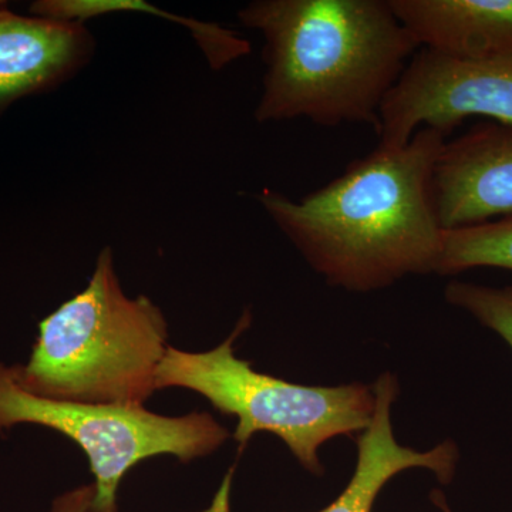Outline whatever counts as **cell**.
<instances>
[{"label":"cell","mask_w":512,"mask_h":512,"mask_svg":"<svg viewBox=\"0 0 512 512\" xmlns=\"http://www.w3.org/2000/svg\"><path fill=\"white\" fill-rule=\"evenodd\" d=\"M446 138L420 128L406 146L379 144L306 197L262 190L258 201L329 285L372 292L431 274L444 231L434 171Z\"/></svg>","instance_id":"cell-1"},{"label":"cell","mask_w":512,"mask_h":512,"mask_svg":"<svg viewBox=\"0 0 512 512\" xmlns=\"http://www.w3.org/2000/svg\"><path fill=\"white\" fill-rule=\"evenodd\" d=\"M265 40L258 123L380 126V110L420 46L390 0H256L239 9Z\"/></svg>","instance_id":"cell-2"},{"label":"cell","mask_w":512,"mask_h":512,"mask_svg":"<svg viewBox=\"0 0 512 512\" xmlns=\"http://www.w3.org/2000/svg\"><path fill=\"white\" fill-rule=\"evenodd\" d=\"M163 312L147 296L128 298L107 247L89 285L50 313L25 365H13L26 392L45 399L144 407L157 392L168 349Z\"/></svg>","instance_id":"cell-3"},{"label":"cell","mask_w":512,"mask_h":512,"mask_svg":"<svg viewBox=\"0 0 512 512\" xmlns=\"http://www.w3.org/2000/svg\"><path fill=\"white\" fill-rule=\"evenodd\" d=\"M251 325L245 312L217 348L185 352L168 346L158 367L157 390L180 387L201 394L222 414L238 419L234 439L247 446L258 431L284 441L296 460L322 476L318 451L326 441L365 431L375 410V393L365 384L303 386L252 369L235 356V339Z\"/></svg>","instance_id":"cell-4"},{"label":"cell","mask_w":512,"mask_h":512,"mask_svg":"<svg viewBox=\"0 0 512 512\" xmlns=\"http://www.w3.org/2000/svg\"><path fill=\"white\" fill-rule=\"evenodd\" d=\"M36 424L59 431L89 458L94 497L87 512L117 511L121 480L146 458L174 456L181 463L208 456L229 433L211 414L161 416L146 407L60 402L26 392L13 366L0 363V431Z\"/></svg>","instance_id":"cell-5"},{"label":"cell","mask_w":512,"mask_h":512,"mask_svg":"<svg viewBox=\"0 0 512 512\" xmlns=\"http://www.w3.org/2000/svg\"><path fill=\"white\" fill-rule=\"evenodd\" d=\"M468 117L512 127V59L460 60L419 49L380 110V146L423 127L448 134Z\"/></svg>","instance_id":"cell-6"},{"label":"cell","mask_w":512,"mask_h":512,"mask_svg":"<svg viewBox=\"0 0 512 512\" xmlns=\"http://www.w3.org/2000/svg\"><path fill=\"white\" fill-rule=\"evenodd\" d=\"M434 192L444 229L512 214V127L480 121L446 141L434 171Z\"/></svg>","instance_id":"cell-7"},{"label":"cell","mask_w":512,"mask_h":512,"mask_svg":"<svg viewBox=\"0 0 512 512\" xmlns=\"http://www.w3.org/2000/svg\"><path fill=\"white\" fill-rule=\"evenodd\" d=\"M93 36L80 23L26 18L0 8V111L45 92L89 62Z\"/></svg>","instance_id":"cell-8"},{"label":"cell","mask_w":512,"mask_h":512,"mask_svg":"<svg viewBox=\"0 0 512 512\" xmlns=\"http://www.w3.org/2000/svg\"><path fill=\"white\" fill-rule=\"evenodd\" d=\"M420 49L460 60L512 59V0H390Z\"/></svg>","instance_id":"cell-9"},{"label":"cell","mask_w":512,"mask_h":512,"mask_svg":"<svg viewBox=\"0 0 512 512\" xmlns=\"http://www.w3.org/2000/svg\"><path fill=\"white\" fill-rule=\"evenodd\" d=\"M399 384L384 373L373 386L375 410L367 429L357 437V464L343 493L319 512H372L377 495L384 485L407 468H429L441 483L447 484L456 474L458 451L447 440L433 450L420 451L403 447L393 436L392 404Z\"/></svg>","instance_id":"cell-10"},{"label":"cell","mask_w":512,"mask_h":512,"mask_svg":"<svg viewBox=\"0 0 512 512\" xmlns=\"http://www.w3.org/2000/svg\"><path fill=\"white\" fill-rule=\"evenodd\" d=\"M30 13L37 18L80 25H84L87 20L103 18L113 13H151L184 26L214 70L224 69L228 64L251 53L249 42L234 30L164 12L143 0H39L30 6Z\"/></svg>","instance_id":"cell-11"},{"label":"cell","mask_w":512,"mask_h":512,"mask_svg":"<svg viewBox=\"0 0 512 512\" xmlns=\"http://www.w3.org/2000/svg\"><path fill=\"white\" fill-rule=\"evenodd\" d=\"M476 268L512 271V214L470 227L444 229L434 274L457 275Z\"/></svg>","instance_id":"cell-12"},{"label":"cell","mask_w":512,"mask_h":512,"mask_svg":"<svg viewBox=\"0 0 512 512\" xmlns=\"http://www.w3.org/2000/svg\"><path fill=\"white\" fill-rule=\"evenodd\" d=\"M444 296L450 305L497 333L512 350V285L494 288L454 281L447 285Z\"/></svg>","instance_id":"cell-13"},{"label":"cell","mask_w":512,"mask_h":512,"mask_svg":"<svg viewBox=\"0 0 512 512\" xmlns=\"http://www.w3.org/2000/svg\"><path fill=\"white\" fill-rule=\"evenodd\" d=\"M94 497V485H83L57 497L52 512H87Z\"/></svg>","instance_id":"cell-14"},{"label":"cell","mask_w":512,"mask_h":512,"mask_svg":"<svg viewBox=\"0 0 512 512\" xmlns=\"http://www.w3.org/2000/svg\"><path fill=\"white\" fill-rule=\"evenodd\" d=\"M441 507H443V510H446V512H450V511H448L447 507H444V505H441Z\"/></svg>","instance_id":"cell-15"},{"label":"cell","mask_w":512,"mask_h":512,"mask_svg":"<svg viewBox=\"0 0 512 512\" xmlns=\"http://www.w3.org/2000/svg\"><path fill=\"white\" fill-rule=\"evenodd\" d=\"M0 5H2V3H0ZM0 8H2V6H0Z\"/></svg>","instance_id":"cell-16"}]
</instances>
